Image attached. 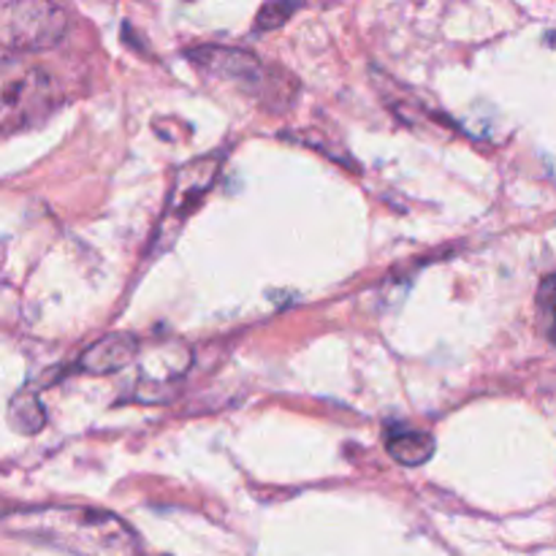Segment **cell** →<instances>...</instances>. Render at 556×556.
Returning a JSON list of instances; mask_svg holds the SVG:
<instances>
[{"mask_svg": "<svg viewBox=\"0 0 556 556\" xmlns=\"http://www.w3.org/2000/svg\"><path fill=\"white\" fill-rule=\"evenodd\" d=\"M14 530L76 556H141L139 535L117 514L87 505H52L11 516Z\"/></svg>", "mask_w": 556, "mask_h": 556, "instance_id": "6da1fadb", "label": "cell"}, {"mask_svg": "<svg viewBox=\"0 0 556 556\" xmlns=\"http://www.w3.org/2000/svg\"><path fill=\"white\" fill-rule=\"evenodd\" d=\"M552 342L556 345V315L552 318Z\"/></svg>", "mask_w": 556, "mask_h": 556, "instance_id": "8fae6325", "label": "cell"}, {"mask_svg": "<svg viewBox=\"0 0 556 556\" xmlns=\"http://www.w3.org/2000/svg\"><path fill=\"white\" fill-rule=\"evenodd\" d=\"M139 353V342L130 334H106L103 340L92 342L79 358L81 372L87 375H112L128 367Z\"/></svg>", "mask_w": 556, "mask_h": 556, "instance_id": "5b68a950", "label": "cell"}, {"mask_svg": "<svg viewBox=\"0 0 556 556\" xmlns=\"http://www.w3.org/2000/svg\"><path fill=\"white\" fill-rule=\"evenodd\" d=\"M188 60L199 71H204L212 79L228 81L239 90L250 92L258 101L269 106H288L296 96V85L288 81L280 85V79H288L280 71H269L258 54L248 52L239 47H223V43H201V47L188 49Z\"/></svg>", "mask_w": 556, "mask_h": 556, "instance_id": "7a4b0ae2", "label": "cell"}, {"mask_svg": "<svg viewBox=\"0 0 556 556\" xmlns=\"http://www.w3.org/2000/svg\"><path fill=\"white\" fill-rule=\"evenodd\" d=\"M296 9H299L296 3H266L264 9H261L258 20H255V30H271V27H280Z\"/></svg>", "mask_w": 556, "mask_h": 556, "instance_id": "9c48e42d", "label": "cell"}, {"mask_svg": "<svg viewBox=\"0 0 556 556\" xmlns=\"http://www.w3.org/2000/svg\"><path fill=\"white\" fill-rule=\"evenodd\" d=\"M217 168H220V157H201V161L190 163L179 172L177 190H174V204H188L190 199H199V195L206 193L212 182L217 177Z\"/></svg>", "mask_w": 556, "mask_h": 556, "instance_id": "52a82bcc", "label": "cell"}, {"mask_svg": "<svg viewBox=\"0 0 556 556\" xmlns=\"http://www.w3.org/2000/svg\"><path fill=\"white\" fill-rule=\"evenodd\" d=\"M9 421L16 432L22 434H38L47 424V410H43L41 400L36 394H20L11 400Z\"/></svg>", "mask_w": 556, "mask_h": 556, "instance_id": "ba28073f", "label": "cell"}, {"mask_svg": "<svg viewBox=\"0 0 556 556\" xmlns=\"http://www.w3.org/2000/svg\"><path fill=\"white\" fill-rule=\"evenodd\" d=\"M538 307L543 313H548L554 318L556 315V275H548L546 280L541 282V291H538Z\"/></svg>", "mask_w": 556, "mask_h": 556, "instance_id": "30bf717a", "label": "cell"}, {"mask_svg": "<svg viewBox=\"0 0 556 556\" xmlns=\"http://www.w3.org/2000/svg\"><path fill=\"white\" fill-rule=\"evenodd\" d=\"M71 16L47 0H0V47L11 52H43L65 41Z\"/></svg>", "mask_w": 556, "mask_h": 556, "instance_id": "277c9868", "label": "cell"}, {"mask_svg": "<svg viewBox=\"0 0 556 556\" xmlns=\"http://www.w3.org/2000/svg\"><path fill=\"white\" fill-rule=\"evenodd\" d=\"M386 448L394 456L400 465L421 467L432 459L434 454V438L427 432H389L386 438Z\"/></svg>", "mask_w": 556, "mask_h": 556, "instance_id": "8992f818", "label": "cell"}, {"mask_svg": "<svg viewBox=\"0 0 556 556\" xmlns=\"http://www.w3.org/2000/svg\"><path fill=\"white\" fill-rule=\"evenodd\" d=\"M60 103V85L43 65L20 58L0 60V130L41 123Z\"/></svg>", "mask_w": 556, "mask_h": 556, "instance_id": "3957f363", "label": "cell"}]
</instances>
